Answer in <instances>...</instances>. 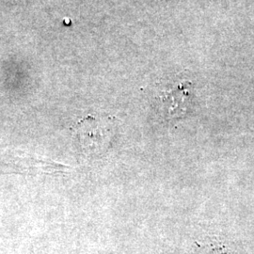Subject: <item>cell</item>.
<instances>
[{"label": "cell", "instance_id": "1", "mask_svg": "<svg viewBox=\"0 0 254 254\" xmlns=\"http://www.w3.org/2000/svg\"><path fill=\"white\" fill-rule=\"evenodd\" d=\"M164 109L171 118H181L190 109L191 103L190 83L181 82L164 92Z\"/></svg>", "mask_w": 254, "mask_h": 254}]
</instances>
